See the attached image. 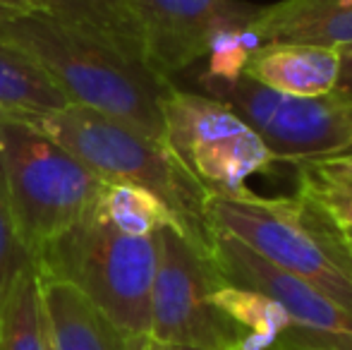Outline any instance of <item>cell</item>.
I'll return each instance as SVG.
<instances>
[{"instance_id":"cell-1","label":"cell","mask_w":352,"mask_h":350,"mask_svg":"<svg viewBox=\"0 0 352 350\" xmlns=\"http://www.w3.org/2000/svg\"><path fill=\"white\" fill-rule=\"evenodd\" d=\"M0 43L36 63L67 103L106 113L166 142L161 103L175 85L156 77L140 61L58 22L53 14L0 24Z\"/></svg>"},{"instance_id":"cell-2","label":"cell","mask_w":352,"mask_h":350,"mask_svg":"<svg viewBox=\"0 0 352 350\" xmlns=\"http://www.w3.org/2000/svg\"><path fill=\"white\" fill-rule=\"evenodd\" d=\"M24 125L70 151L79 164L108 185H135L156 195L175 216L180 233L209 254L206 192L182 168L166 142L153 140L106 113L74 103L48 116L29 118Z\"/></svg>"},{"instance_id":"cell-3","label":"cell","mask_w":352,"mask_h":350,"mask_svg":"<svg viewBox=\"0 0 352 350\" xmlns=\"http://www.w3.org/2000/svg\"><path fill=\"white\" fill-rule=\"evenodd\" d=\"M38 276L72 285L122 333L127 350L151 338L153 235L137 238L111 228L94 209L58 235L34 259Z\"/></svg>"},{"instance_id":"cell-4","label":"cell","mask_w":352,"mask_h":350,"mask_svg":"<svg viewBox=\"0 0 352 350\" xmlns=\"http://www.w3.org/2000/svg\"><path fill=\"white\" fill-rule=\"evenodd\" d=\"M204 219L209 228L240 240L276 269L352 309L348 243L302 199L259 197L252 190L242 195H206Z\"/></svg>"},{"instance_id":"cell-5","label":"cell","mask_w":352,"mask_h":350,"mask_svg":"<svg viewBox=\"0 0 352 350\" xmlns=\"http://www.w3.org/2000/svg\"><path fill=\"white\" fill-rule=\"evenodd\" d=\"M0 175L14 230L32 262L94 209L106 187L70 151L19 120L0 122Z\"/></svg>"},{"instance_id":"cell-6","label":"cell","mask_w":352,"mask_h":350,"mask_svg":"<svg viewBox=\"0 0 352 350\" xmlns=\"http://www.w3.org/2000/svg\"><path fill=\"white\" fill-rule=\"evenodd\" d=\"M163 140L206 195H242L278 159L228 103L173 87L161 103Z\"/></svg>"},{"instance_id":"cell-7","label":"cell","mask_w":352,"mask_h":350,"mask_svg":"<svg viewBox=\"0 0 352 350\" xmlns=\"http://www.w3.org/2000/svg\"><path fill=\"white\" fill-rule=\"evenodd\" d=\"M209 96L228 103L274 156L285 164L352 149V101L329 96H290L261 87L242 72L204 77Z\"/></svg>"},{"instance_id":"cell-8","label":"cell","mask_w":352,"mask_h":350,"mask_svg":"<svg viewBox=\"0 0 352 350\" xmlns=\"http://www.w3.org/2000/svg\"><path fill=\"white\" fill-rule=\"evenodd\" d=\"M153 243L151 338L204 350H230L245 331L213 303L223 278L211 257L195 248L175 226L158 228Z\"/></svg>"},{"instance_id":"cell-9","label":"cell","mask_w":352,"mask_h":350,"mask_svg":"<svg viewBox=\"0 0 352 350\" xmlns=\"http://www.w3.org/2000/svg\"><path fill=\"white\" fill-rule=\"evenodd\" d=\"M209 257L226 283L269 295L285 309L290 327L280 350H352V309L314 285L276 269L240 240L211 228Z\"/></svg>"},{"instance_id":"cell-10","label":"cell","mask_w":352,"mask_h":350,"mask_svg":"<svg viewBox=\"0 0 352 350\" xmlns=\"http://www.w3.org/2000/svg\"><path fill=\"white\" fill-rule=\"evenodd\" d=\"M140 58L146 70L168 80L211 56L218 43L250 36L264 5L245 0H130Z\"/></svg>"},{"instance_id":"cell-11","label":"cell","mask_w":352,"mask_h":350,"mask_svg":"<svg viewBox=\"0 0 352 350\" xmlns=\"http://www.w3.org/2000/svg\"><path fill=\"white\" fill-rule=\"evenodd\" d=\"M242 75L290 96H329L340 72V51L311 43H259L250 48Z\"/></svg>"},{"instance_id":"cell-12","label":"cell","mask_w":352,"mask_h":350,"mask_svg":"<svg viewBox=\"0 0 352 350\" xmlns=\"http://www.w3.org/2000/svg\"><path fill=\"white\" fill-rule=\"evenodd\" d=\"M41 300L51 341L56 350H127L122 333L98 312L79 290L63 281L43 278Z\"/></svg>"},{"instance_id":"cell-13","label":"cell","mask_w":352,"mask_h":350,"mask_svg":"<svg viewBox=\"0 0 352 350\" xmlns=\"http://www.w3.org/2000/svg\"><path fill=\"white\" fill-rule=\"evenodd\" d=\"M43 3L58 22L79 29L87 36L142 63L130 0H43Z\"/></svg>"},{"instance_id":"cell-14","label":"cell","mask_w":352,"mask_h":350,"mask_svg":"<svg viewBox=\"0 0 352 350\" xmlns=\"http://www.w3.org/2000/svg\"><path fill=\"white\" fill-rule=\"evenodd\" d=\"M67 98L46 77V72L14 48L0 43V108L14 120L48 116L63 111Z\"/></svg>"},{"instance_id":"cell-15","label":"cell","mask_w":352,"mask_h":350,"mask_svg":"<svg viewBox=\"0 0 352 350\" xmlns=\"http://www.w3.org/2000/svg\"><path fill=\"white\" fill-rule=\"evenodd\" d=\"M247 34L254 46L259 43H311V46L345 48L352 46V5L295 14V17H271L266 14L264 5Z\"/></svg>"},{"instance_id":"cell-16","label":"cell","mask_w":352,"mask_h":350,"mask_svg":"<svg viewBox=\"0 0 352 350\" xmlns=\"http://www.w3.org/2000/svg\"><path fill=\"white\" fill-rule=\"evenodd\" d=\"M295 197L329 226L352 204V151L295 161Z\"/></svg>"},{"instance_id":"cell-17","label":"cell","mask_w":352,"mask_h":350,"mask_svg":"<svg viewBox=\"0 0 352 350\" xmlns=\"http://www.w3.org/2000/svg\"><path fill=\"white\" fill-rule=\"evenodd\" d=\"M43 324L38 271L29 262L14 276L0 312V350H43Z\"/></svg>"},{"instance_id":"cell-18","label":"cell","mask_w":352,"mask_h":350,"mask_svg":"<svg viewBox=\"0 0 352 350\" xmlns=\"http://www.w3.org/2000/svg\"><path fill=\"white\" fill-rule=\"evenodd\" d=\"M94 214L106 221L111 228L125 235H137V238H148L163 226H175L180 230L170 209L156 195L135 185H108L106 182L94 204Z\"/></svg>"},{"instance_id":"cell-19","label":"cell","mask_w":352,"mask_h":350,"mask_svg":"<svg viewBox=\"0 0 352 350\" xmlns=\"http://www.w3.org/2000/svg\"><path fill=\"white\" fill-rule=\"evenodd\" d=\"M213 303L242 331L271 333L280 341V336L290 327L285 309L269 295L256 293V290L240 288V285H230L223 281L213 293Z\"/></svg>"},{"instance_id":"cell-20","label":"cell","mask_w":352,"mask_h":350,"mask_svg":"<svg viewBox=\"0 0 352 350\" xmlns=\"http://www.w3.org/2000/svg\"><path fill=\"white\" fill-rule=\"evenodd\" d=\"M29 262H32V257L27 254L17 230H14L3 187V175H0V312L5 307V300H8V293L12 288L14 276Z\"/></svg>"},{"instance_id":"cell-21","label":"cell","mask_w":352,"mask_h":350,"mask_svg":"<svg viewBox=\"0 0 352 350\" xmlns=\"http://www.w3.org/2000/svg\"><path fill=\"white\" fill-rule=\"evenodd\" d=\"M352 5V0H280L276 5H266V14L271 17H295V14L319 12V10L343 8Z\"/></svg>"},{"instance_id":"cell-22","label":"cell","mask_w":352,"mask_h":350,"mask_svg":"<svg viewBox=\"0 0 352 350\" xmlns=\"http://www.w3.org/2000/svg\"><path fill=\"white\" fill-rule=\"evenodd\" d=\"M34 14H51L43 0H0V24L17 22Z\"/></svg>"},{"instance_id":"cell-23","label":"cell","mask_w":352,"mask_h":350,"mask_svg":"<svg viewBox=\"0 0 352 350\" xmlns=\"http://www.w3.org/2000/svg\"><path fill=\"white\" fill-rule=\"evenodd\" d=\"M340 51V72L333 94L345 101H352V46L338 48Z\"/></svg>"},{"instance_id":"cell-24","label":"cell","mask_w":352,"mask_h":350,"mask_svg":"<svg viewBox=\"0 0 352 350\" xmlns=\"http://www.w3.org/2000/svg\"><path fill=\"white\" fill-rule=\"evenodd\" d=\"M331 228H333L336 233L345 240V243H352V204L338 216V219L333 221V226H331Z\"/></svg>"},{"instance_id":"cell-25","label":"cell","mask_w":352,"mask_h":350,"mask_svg":"<svg viewBox=\"0 0 352 350\" xmlns=\"http://www.w3.org/2000/svg\"><path fill=\"white\" fill-rule=\"evenodd\" d=\"M135 350H204V348H195V346H177V343H161L153 341V338H146L144 343H140Z\"/></svg>"},{"instance_id":"cell-26","label":"cell","mask_w":352,"mask_h":350,"mask_svg":"<svg viewBox=\"0 0 352 350\" xmlns=\"http://www.w3.org/2000/svg\"><path fill=\"white\" fill-rule=\"evenodd\" d=\"M43 350H56L53 348V341H51V333H48V324H43Z\"/></svg>"},{"instance_id":"cell-27","label":"cell","mask_w":352,"mask_h":350,"mask_svg":"<svg viewBox=\"0 0 352 350\" xmlns=\"http://www.w3.org/2000/svg\"><path fill=\"white\" fill-rule=\"evenodd\" d=\"M5 120H14V118L10 116V113L5 111V108H0V122H5Z\"/></svg>"},{"instance_id":"cell-28","label":"cell","mask_w":352,"mask_h":350,"mask_svg":"<svg viewBox=\"0 0 352 350\" xmlns=\"http://www.w3.org/2000/svg\"><path fill=\"white\" fill-rule=\"evenodd\" d=\"M348 248H350V254H352V243H348Z\"/></svg>"},{"instance_id":"cell-29","label":"cell","mask_w":352,"mask_h":350,"mask_svg":"<svg viewBox=\"0 0 352 350\" xmlns=\"http://www.w3.org/2000/svg\"><path fill=\"white\" fill-rule=\"evenodd\" d=\"M274 350H278V348H274Z\"/></svg>"},{"instance_id":"cell-30","label":"cell","mask_w":352,"mask_h":350,"mask_svg":"<svg viewBox=\"0 0 352 350\" xmlns=\"http://www.w3.org/2000/svg\"><path fill=\"white\" fill-rule=\"evenodd\" d=\"M278 350H280V348H278Z\"/></svg>"}]
</instances>
